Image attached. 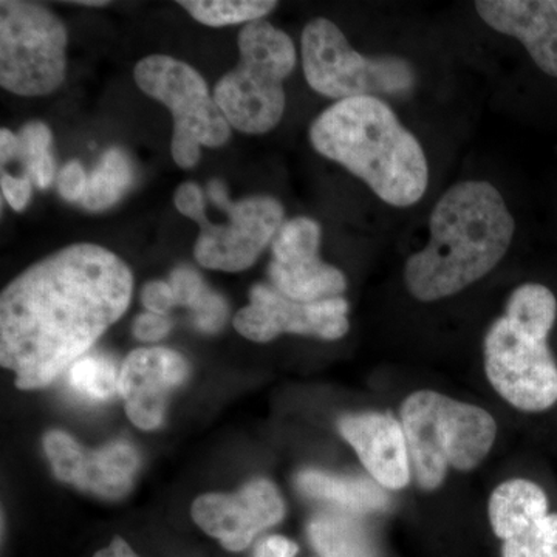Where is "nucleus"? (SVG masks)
Instances as JSON below:
<instances>
[{
  "label": "nucleus",
  "mask_w": 557,
  "mask_h": 557,
  "mask_svg": "<svg viewBox=\"0 0 557 557\" xmlns=\"http://www.w3.org/2000/svg\"><path fill=\"white\" fill-rule=\"evenodd\" d=\"M129 265L95 244H75L32 265L0 296V361L16 386H49L126 313Z\"/></svg>",
  "instance_id": "1"
},
{
  "label": "nucleus",
  "mask_w": 557,
  "mask_h": 557,
  "mask_svg": "<svg viewBox=\"0 0 557 557\" xmlns=\"http://www.w3.org/2000/svg\"><path fill=\"white\" fill-rule=\"evenodd\" d=\"M429 231L426 247L405 267L406 287L421 302L457 295L496 269L511 245L516 223L491 183L468 180L438 200Z\"/></svg>",
  "instance_id": "2"
},
{
  "label": "nucleus",
  "mask_w": 557,
  "mask_h": 557,
  "mask_svg": "<svg viewBox=\"0 0 557 557\" xmlns=\"http://www.w3.org/2000/svg\"><path fill=\"white\" fill-rule=\"evenodd\" d=\"M310 141L392 207H412L426 193V153L380 98L336 101L311 124Z\"/></svg>",
  "instance_id": "3"
},
{
  "label": "nucleus",
  "mask_w": 557,
  "mask_h": 557,
  "mask_svg": "<svg viewBox=\"0 0 557 557\" xmlns=\"http://www.w3.org/2000/svg\"><path fill=\"white\" fill-rule=\"evenodd\" d=\"M399 417L412 474L424 491L442 486L449 468L461 472L478 468L496 442L497 424L491 413L438 392L409 395Z\"/></svg>",
  "instance_id": "4"
},
{
  "label": "nucleus",
  "mask_w": 557,
  "mask_h": 557,
  "mask_svg": "<svg viewBox=\"0 0 557 557\" xmlns=\"http://www.w3.org/2000/svg\"><path fill=\"white\" fill-rule=\"evenodd\" d=\"M239 64L214 89L230 126L248 135H262L281 123L285 110L284 81L296 67L292 38L269 21L245 25L237 38Z\"/></svg>",
  "instance_id": "5"
},
{
  "label": "nucleus",
  "mask_w": 557,
  "mask_h": 557,
  "mask_svg": "<svg viewBox=\"0 0 557 557\" xmlns=\"http://www.w3.org/2000/svg\"><path fill=\"white\" fill-rule=\"evenodd\" d=\"M304 75L322 97L348 100L357 97L405 95L416 86V72L399 57L369 58L351 49L335 22L317 17L300 38ZM379 98V97H376Z\"/></svg>",
  "instance_id": "6"
},
{
  "label": "nucleus",
  "mask_w": 557,
  "mask_h": 557,
  "mask_svg": "<svg viewBox=\"0 0 557 557\" xmlns=\"http://www.w3.org/2000/svg\"><path fill=\"white\" fill-rule=\"evenodd\" d=\"M134 79L143 94L171 110V153L183 170L199 163L201 146L214 149L228 141V120L214 95L209 94L207 81L186 62L166 54H150L135 65Z\"/></svg>",
  "instance_id": "7"
},
{
  "label": "nucleus",
  "mask_w": 557,
  "mask_h": 557,
  "mask_svg": "<svg viewBox=\"0 0 557 557\" xmlns=\"http://www.w3.org/2000/svg\"><path fill=\"white\" fill-rule=\"evenodd\" d=\"M67 30L39 3L0 2V86L20 97L58 89L67 69Z\"/></svg>",
  "instance_id": "8"
},
{
  "label": "nucleus",
  "mask_w": 557,
  "mask_h": 557,
  "mask_svg": "<svg viewBox=\"0 0 557 557\" xmlns=\"http://www.w3.org/2000/svg\"><path fill=\"white\" fill-rule=\"evenodd\" d=\"M207 190L212 203L228 214V222L214 225L207 214L196 220L201 228L194 247L197 262L205 269L226 273L248 270L284 225V207L270 196L233 201L219 178L211 180Z\"/></svg>",
  "instance_id": "9"
},
{
  "label": "nucleus",
  "mask_w": 557,
  "mask_h": 557,
  "mask_svg": "<svg viewBox=\"0 0 557 557\" xmlns=\"http://www.w3.org/2000/svg\"><path fill=\"white\" fill-rule=\"evenodd\" d=\"M485 370L491 386L516 409L539 413L557 405V362L548 339L520 332L505 317L487 330Z\"/></svg>",
  "instance_id": "10"
},
{
  "label": "nucleus",
  "mask_w": 557,
  "mask_h": 557,
  "mask_svg": "<svg viewBox=\"0 0 557 557\" xmlns=\"http://www.w3.org/2000/svg\"><path fill=\"white\" fill-rule=\"evenodd\" d=\"M347 314L346 299L299 302L282 295L273 285L258 284L233 324L242 336L255 343H270L284 333L335 341L346 336L350 329Z\"/></svg>",
  "instance_id": "11"
},
{
  "label": "nucleus",
  "mask_w": 557,
  "mask_h": 557,
  "mask_svg": "<svg viewBox=\"0 0 557 557\" xmlns=\"http://www.w3.org/2000/svg\"><path fill=\"white\" fill-rule=\"evenodd\" d=\"M321 226L310 218H295L281 226L273 240L271 284L299 302L339 298L346 292L343 271L319 259Z\"/></svg>",
  "instance_id": "12"
},
{
  "label": "nucleus",
  "mask_w": 557,
  "mask_h": 557,
  "mask_svg": "<svg viewBox=\"0 0 557 557\" xmlns=\"http://www.w3.org/2000/svg\"><path fill=\"white\" fill-rule=\"evenodd\" d=\"M194 522L230 552H242L284 518L285 505L269 480H252L234 494H205L193 504Z\"/></svg>",
  "instance_id": "13"
},
{
  "label": "nucleus",
  "mask_w": 557,
  "mask_h": 557,
  "mask_svg": "<svg viewBox=\"0 0 557 557\" xmlns=\"http://www.w3.org/2000/svg\"><path fill=\"white\" fill-rule=\"evenodd\" d=\"M44 449L61 482L98 497H123L139 468L138 453L126 442L87 449L65 432L53 431L44 438Z\"/></svg>",
  "instance_id": "14"
},
{
  "label": "nucleus",
  "mask_w": 557,
  "mask_h": 557,
  "mask_svg": "<svg viewBox=\"0 0 557 557\" xmlns=\"http://www.w3.org/2000/svg\"><path fill=\"white\" fill-rule=\"evenodd\" d=\"M186 359L164 347L138 348L120 369V394L127 417L143 431L163 423L170 395L188 379Z\"/></svg>",
  "instance_id": "15"
},
{
  "label": "nucleus",
  "mask_w": 557,
  "mask_h": 557,
  "mask_svg": "<svg viewBox=\"0 0 557 557\" xmlns=\"http://www.w3.org/2000/svg\"><path fill=\"white\" fill-rule=\"evenodd\" d=\"M338 428L380 486L398 491L409 485L412 463L401 421L391 413L362 412L341 418Z\"/></svg>",
  "instance_id": "16"
},
{
  "label": "nucleus",
  "mask_w": 557,
  "mask_h": 557,
  "mask_svg": "<svg viewBox=\"0 0 557 557\" xmlns=\"http://www.w3.org/2000/svg\"><path fill=\"white\" fill-rule=\"evenodd\" d=\"M491 28L520 40L542 72L557 78V10L553 0H480Z\"/></svg>",
  "instance_id": "17"
},
{
  "label": "nucleus",
  "mask_w": 557,
  "mask_h": 557,
  "mask_svg": "<svg viewBox=\"0 0 557 557\" xmlns=\"http://www.w3.org/2000/svg\"><path fill=\"white\" fill-rule=\"evenodd\" d=\"M490 522L502 541L518 536L534 520L548 515L547 494L537 483L525 479H512L494 490L487 505Z\"/></svg>",
  "instance_id": "18"
},
{
  "label": "nucleus",
  "mask_w": 557,
  "mask_h": 557,
  "mask_svg": "<svg viewBox=\"0 0 557 557\" xmlns=\"http://www.w3.org/2000/svg\"><path fill=\"white\" fill-rule=\"evenodd\" d=\"M296 485L306 496L330 502L347 512L381 511L388 505L387 490L375 480L304 471L296 478Z\"/></svg>",
  "instance_id": "19"
},
{
  "label": "nucleus",
  "mask_w": 557,
  "mask_h": 557,
  "mask_svg": "<svg viewBox=\"0 0 557 557\" xmlns=\"http://www.w3.org/2000/svg\"><path fill=\"white\" fill-rule=\"evenodd\" d=\"M309 536L322 557H379L364 528L348 512L317 516L310 522Z\"/></svg>",
  "instance_id": "20"
},
{
  "label": "nucleus",
  "mask_w": 557,
  "mask_h": 557,
  "mask_svg": "<svg viewBox=\"0 0 557 557\" xmlns=\"http://www.w3.org/2000/svg\"><path fill=\"white\" fill-rule=\"evenodd\" d=\"M505 318L520 332L548 339L557 318L555 293L541 284L520 285L509 296Z\"/></svg>",
  "instance_id": "21"
},
{
  "label": "nucleus",
  "mask_w": 557,
  "mask_h": 557,
  "mask_svg": "<svg viewBox=\"0 0 557 557\" xmlns=\"http://www.w3.org/2000/svg\"><path fill=\"white\" fill-rule=\"evenodd\" d=\"M134 182V170L126 153L119 148L106 150L90 172L81 205L89 211H104L123 199Z\"/></svg>",
  "instance_id": "22"
},
{
  "label": "nucleus",
  "mask_w": 557,
  "mask_h": 557,
  "mask_svg": "<svg viewBox=\"0 0 557 557\" xmlns=\"http://www.w3.org/2000/svg\"><path fill=\"white\" fill-rule=\"evenodd\" d=\"M182 9L188 11L193 20L208 27L249 24L269 16L277 2L269 0H182Z\"/></svg>",
  "instance_id": "23"
},
{
  "label": "nucleus",
  "mask_w": 557,
  "mask_h": 557,
  "mask_svg": "<svg viewBox=\"0 0 557 557\" xmlns=\"http://www.w3.org/2000/svg\"><path fill=\"white\" fill-rule=\"evenodd\" d=\"M17 138L20 149L16 159L24 164V174L28 175L39 189L49 188L57 174L53 156L50 152L53 139L50 127L42 121H32L22 127Z\"/></svg>",
  "instance_id": "24"
},
{
  "label": "nucleus",
  "mask_w": 557,
  "mask_h": 557,
  "mask_svg": "<svg viewBox=\"0 0 557 557\" xmlns=\"http://www.w3.org/2000/svg\"><path fill=\"white\" fill-rule=\"evenodd\" d=\"M69 384L84 398L104 401L120 392V373L112 359L84 355L70 366Z\"/></svg>",
  "instance_id": "25"
},
{
  "label": "nucleus",
  "mask_w": 557,
  "mask_h": 557,
  "mask_svg": "<svg viewBox=\"0 0 557 557\" xmlns=\"http://www.w3.org/2000/svg\"><path fill=\"white\" fill-rule=\"evenodd\" d=\"M504 557H557V512H548L505 541Z\"/></svg>",
  "instance_id": "26"
},
{
  "label": "nucleus",
  "mask_w": 557,
  "mask_h": 557,
  "mask_svg": "<svg viewBox=\"0 0 557 557\" xmlns=\"http://www.w3.org/2000/svg\"><path fill=\"white\" fill-rule=\"evenodd\" d=\"M170 285L174 292L177 306L189 307L193 309L197 300L203 295L205 287L203 281L196 270L188 269V267H178L171 273Z\"/></svg>",
  "instance_id": "27"
},
{
  "label": "nucleus",
  "mask_w": 557,
  "mask_h": 557,
  "mask_svg": "<svg viewBox=\"0 0 557 557\" xmlns=\"http://www.w3.org/2000/svg\"><path fill=\"white\" fill-rule=\"evenodd\" d=\"M193 311L197 327L203 332H218L225 322L228 307L222 296L215 295L207 288L201 298L197 300L196 306L193 307Z\"/></svg>",
  "instance_id": "28"
},
{
  "label": "nucleus",
  "mask_w": 557,
  "mask_h": 557,
  "mask_svg": "<svg viewBox=\"0 0 557 557\" xmlns=\"http://www.w3.org/2000/svg\"><path fill=\"white\" fill-rule=\"evenodd\" d=\"M87 182H89V175L84 171L83 164L76 160L70 161L58 175V193L64 200L81 203L86 194Z\"/></svg>",
  "instance_id": "29"
},
{
  "label": "nucleus",
  "mask_w": 557,
  "mask_h": 557,
  "mask_svg": "<svg viewBox=\"0 0 557 557\" xmlns=\"http://www.w3.org/2000/svg\"><path fill=\"white\" fill-rule=\"evenodd\" d=\"M141 300L146 310L150 313L161 314V317H166L174 307H177L170 282H148L143 288Z\"/></svg>",
  "instance_id": "30"
},
{
  "label": "nucleus",
  "mask_w": 557,
  "mask_h": 557,
  "mask_svg": "<svg viewBox=\"0 0 557 557\" xmlns=\"http://www.w3.org/2000/svg\"><path fill=\"white\" fill-rule=\"evenodd\" d=\"M32 185L33 182L28 175H11L10 172L2 170V178H0L2 194L14 211L21 212L27 208L32 199Z\"/></svg>",
  "instance_id": "31"
},
{
  "label": "nucleus",
  "mask_w": 557,
  "mask_h": 557,
  "mask_svg": "<svg viewBox=\"0 0 557 557\" xmlns=\"http://www.w3.org/2000/svg\"><path fill=\"white\" fill-rule=\"evenodd\" d=\"M172 322L166 317L156 313L139 314L134 322V335L145 343H156L163 339L171 332Z\"/></svg>",
  "instance_id": "32"
},
{
  "label": "nucleus",
  "mask_w": 557,
  "mask_h": 557,
  "mask_svg": "<svg viewBox=\"0 0 557 557\" xmlns=\"http://www.w3.org/2000/svg\"><path fill=\"white\" fill-rule=\"evenodd\" d=\"M175 208L188 219L197 220L205 212L203 190L196 183H183L175 193Z\"/></svg>",
  "instance_id": "33"
},
{
  "label": "nucleus",
  "mask_w": 557,
  "mask_h": 557,
  "mask_svg": "<svg viewBox=\"0 0 557 557\" xmlns=\"http://www.w3.org/2000/svg\"><path fill=\"white\" fill-rule=\"evenodd\" d=\"M298 545L284 536H271L265 539L256 549L255 557H295Z\"/></svg>",
  "instance_id": "34"
},
{
  "label": "nucleus",
  "mask_w": 557,
  "mask_h": 557,
  "mask_svg": "<svg viewBox=\"0 0 557 557\" xmlns=\"http://www.w3.org/2000/svg\"><path fill=\"white\" fill-rule=\"evenodd\" d=\"M17 149H20V138L10 129L0 131V160H2V168L7 163L16 159Z\"/></svg>",
  "instance_id": "35"
},
{
  "label": "nucleus",
  "mask_w": 557,
  "mask_h": 557,
  "mask_svg": "<svg viewBox=\"0 0 557 557\" xmlns=\"http://www.w3.org/2000/svg\"><path fill=\"white\" fill-rule=\"evenodd\" d=\"M94 557H139L123 537L116 536L109 547L100 549Z\"/></svg>",
  "instance_id": "36"
},
{
  "label": "nucleus",
  "mask_w": 557,
  "mask_h": 557,
  "mask_svg": "<svg viewBox=\"0 0 557 557\" xmlns=\"http://www.w3.org/2000/svg\"><path fill=\"white\" fill-rule=\"evenodd\" d=\"M75 3H78V5L104 7L108 5L109 2H104V0H100V2H97V0H90V2H86V0H81V2Z\"/></svg>",
  "instance_id": "37"
},
{
  "label": "nucleus",
  "mask_w": 557,
  "mask_h": 557,
  "mask_svg": "<svg viewBox=\"0 0 557 557\" xmlns=\"http://www.w3.org/2000/svg\"><path fill=\"white\" fill-rule=\"evenodd\" d=\"M555 2V9L557 10V0H553Z\"/></svg>",
  "instance_id": "38"
}]
</instances>
